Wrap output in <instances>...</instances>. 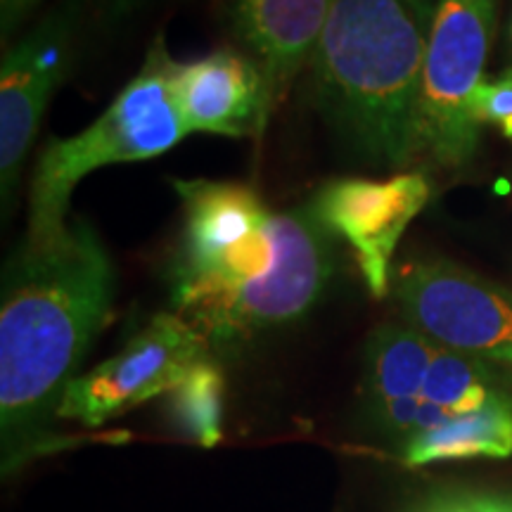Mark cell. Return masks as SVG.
Returning <instances> with one entry per match:
<instances>
[{"instance_id": "ffe728a7", "label": "cell", "mask_w": 512, "mask_h": 512, "mask_svg": "<svg viewBox=\"0 0 512 512\" xmlns=\"http://www.w3.org/2000/svg\"><path fill=\"white\" fill-rule=\"evenodd\" d=\"M501 358H505V361H510V363H512V351H508V354H503Z\"/></svg>"}, {"instance_id": "8992f818", "label": "cell", "mask_w": 512, "mask_h": 512, "mask_svg": "<svg viewBox=\"0 0 512 512\" xmlns=\"http://www.w3.org/2000/svg\"><path fill=\"white\" fill-rule=\"evenodd\" d=\"M209 342L178 313H159L128 339L117 356L69 384L60 418L98 427L140 403L169 394L197 363Z\"/></svg>"}, {"instance_id": "2e32d148", "label": "cell", "mask_w": 512, "mask_h": 512, "mask_svg": "<svg viewBox=\"0 0 512 512\" xmlns=\"http://www.w3.org/2000/svg\"><path fill=\"white\" fill-rule=\"evenodd\" d=\"M472 112L479 124L496 126L512 145V69L479 86Z\"/></svg>"}, {"instance_id": "ac0fdd59", "label": "cell", "mask_w": 512, "mask_h": 512, "mask_svg": "<svg viewBox=\"0 0 512 512\" xmlns=\"http://www.w3.org/2000/svg\"><path fill=\"white\" fill-rule=\"evenodd\" d=\"M36 5L38 0H0V31H3L5 43H8L10 36H15L19 24L27 19Z\"/></svg>"}, {"instance_id": "e0dca14e", "label": "cell", "mask_w": 512, "mask_h": 512, "mask_svg": "<svg viewBox=\"0 0 512 512\" xmlns=\"http://www.w3.org/2000/svg\"><path fill=\"white\" fill-rule=\"evenodd\" d=\"M422 512H512V498L505 496H446Z\"/></svg>"}, {"instance_id": "5b68a950", "label": "cell", "mask_w": 512, "mask_h": 512, "mask_svg": "<svg viewBox=\"0 0 512 512\" xmlns=\"http://www.w3.org/2000/svg\"><path fill=\"white\" fill-rule=\"evenodd\" d=\"M498 0H439L422 67L418 157L465 166L475 155L482 124L472 102L484 79L496 31Z\"/></svg>"}, {"instance_id": "9c48e42d", "label": "cell", "mask_w": 512, "mask_h": 512, "mask_svg": "<svg viewBox=\"0 0 512 512\" xmlns=\"http://www.w3.org/2000/svg\"><path fill=\"white\" fill-rule=\"evenodd\" d=\"M427 202L430 181L422 174H399L387 181L337 178L318 192L311 214L354 249L368 290L382 299L392 287L396 245Z\"/></svg>"}, {"instance_id": "6da1fadb", "label": "cell", "mask_w": 512, "mask_h": 512, "mask_svg": "<svg viewBox=\"0 0 512 512\" xmlns=\"http://www.w3.org/2000/svg\"><path fill=\"white\" fill-rule=\"evenodd\" d=\"M183 238L174 309L209 344H235L304 316L332 278L328 230L311 209L273 211L252 188L174 181Z\"/></svg>"}, {"instance_id": "7a4b0ae2", "label": "cell", "mask_w": 512, "mask_h": 512, "mask_svg": "<svg viewBox=\"0 0 512 512\" xmlns=\"http://www.w3.org/2000/svg\"><path fill=\"white\" fill-rule=\"evenodd\" d=\"M114 266L100 235L74 219L46 245L22 242L0 294V434L3 467L48 446L50 427L81 361L105 328Z\"/></svg>"}, {"instance_id": "9a60e30c", "label": "cell", "mask_w": 512, "mask_h": 512, "mask_svg": "<svg viewBox=\"0 0 512 512\" xmlns=\"http://www.w3.org/2000/svg\"><path fill=\"white\" fill-rule=\"evenodd\" d=\"M491 394L489 370L477 358L439 347L422 384V399L460 415L482 408Z\"/></svg>"}, {"instance_id": "7c38bea8", "label": "cell", "mask_w": 512, "mask_h": 512, "mask_svg": "<svg viewBox=\"0 0 512 512\" xmlns=\"http://www.w3.org/2000/svg\"><path fill=\"white\" fill-rule=\"evenodd\" d=\"M512 453V401L491 394L482 408L448 418L434 430L411 437L406 446L408 465L437 460L508 458Z\"/></svg>"}, {"instance_id": "52a82bcc", "label": "cell", "mask_w": 512, "mask_h": 512, "mask_svg": "<svg viewBox=\"0 0 512 512\" xmlns=\"http://www.w3.org/2000/svg\"><path fill=\"white\" fill-rule=\"evenodd\" d=\"M79 19V0H62L5 48L0 67V190L5 216L15 202L48 102L72 67Z\"/></svg>"}, {"instance_id": "3957f363", "label": "cell", "mask_w": 512, "mask_h": 512, "mask_svg": "<svg viewBox=\"0 0 512 512\" xmlns=\"http://www.w3.org/2000/svg\"><path fill=\"white\" fill-rule=\"evenodd\" d=\"M432 0H337L311 55L320 110L361 157H418V105Z\"/></svg>"}, {"instance_id": "ba28073f", "label": "cell", "mask_w": 512, "mask_h": 512, "mask_svg": "<svg viewBox=\"0 0 512 512\" xmlns=\"http://www.w3.org/2000/svg\"><path fill=\"white\" fill-rule=\"evenodd\" d=\"M394 299L413 330L458 354L512 351V297L463 268L434 261L401 271Z\"/></svg>"}, {"instance_id": "30bf717a", "label": "cell", "mask_w": 512, "mask_h": 512, "mask_svg": "<svg viewBox=\"0 0 512 512\" xmlns=\"http://www.w3.org/2000/svg\"><path fill=\"white\" fill-rule=\"evenodd\" d=\"M171 91L185 126L216 136H259L273 117L259 64L235 50H214L171 64Z\"/></svg>"}, {"instance_id": "d6986e66", "label": "cell", "mask_w": 512, "mask_h": 512, "mask_svg": "<svg viewBox=\"0 0 512 512\" xmlns=\"http://www.w3.org/2000/svg\"><path fill=\"white\" fill-rule=\"evenodd\" d=\"M95 12L105 19H121L126 15H131L138 5H143L145 0H91Z\"/></svg>"}, {"instance_id": "5bb4252c", "label": "cell", "mask_w": 512, "mask_h": 512, "mask_svg": "<svg viewBox=\"0 0 512 512\" xmlns=\"http://www.w3.org/2000/svg\"><path fill=\"white\" fill-rule=\"evenodd\" d=\"M169 411L183 437L200 446H216L223 432V377L204 358L169 392Z\"/></svg>"}, {"instance_id": "4fadbf2b", "label": "cell", "mask_w": 512, "mask_h": 512, "mask_svg": "<svg viewBox=\"0 0 512 512\" xmlns=\"http://www.w3.org/2000/svg\"><path fill=\"white\" fill-rule=\"evenodd\" d=\"M439 347L403 325H382L366 351V392L370 408L396 399H422V384Z\"/></svg>"}, {"instance_id": "277c9868", "label": "cell", "mask_w": 512, "mask_h": 512, "mask_svg": "<svg viewBox=\"0 0 512 512\" xmlns=\"http://www.w3.org/2000/svg\"><path fill=\"white\" fill-rule=\"evenodd\" d=\"M171 64L159 38L140 72L91 126L76 136L50 140L31 176L24 242L46 245L60 238L69 223L74 188L95 169L159 157L188 136L190 128L171 91Z\"/></svg>"}, {"instance_id": "44dd1931", "label": "cell", "mask_w": 512, "mask_h": 512, "mask_svg": "<svg viewBox=\"0 0 512 512\" xmlns=\"http://www.w3.org/2000/svg\"><path fill=\"white\" fill-rule=\"evenodd\" d=\"M510 46H512V19H510Z\"/></svg>"}, {"instance_id": "8fae6325", "label": "cell", "mask_w": 512, "mask_h": 512, "mask_svg": "<svg viewBox=\"0 0 512 512\" xmlns=\"http://www.w3.org/2000/svg\"><path fill=\"white\" fill-rule=\"evenodd\" d=\"M337 0H233V24L264 74L271 110L311 62Z\"/></svg>"}]
</instances>
